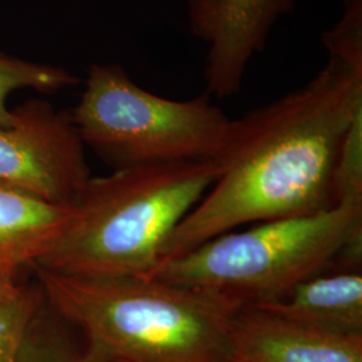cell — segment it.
I'll return each mask as SVG.
<instances>
[{
  "mask_svg": "<svg viewBox=\"0 0 362 362\" xmlns=\"http://www.w3.org/2000/svg\"><path fill=\"white\" fill-rule=\"evenodd\" d=\"M362 110V74L329 58L308 83L231 119L216 160L220 173L170 235L163 259L221 233L336 206L341 144Z\"/></svg>",
  "mask_w": 362,
  "mask_h": 362,
  "instance_id": "obj_1",
  "label": "cell"
},
{
  "mask_svg": "<svg viewBox=\"0 0 362 362\" xmlns=\"http://www.w3.org/2000/svg\"><path fill=\"white\" fill-rule=\"evenodd\" d=\"M30 269L52 309L82 334L81 362H230L240 306L227 298L151 276Z\"/></svg>",
  "mask_w": 362,
  "mask_h": 362,
  "instance_id": "obj_2",
  "label": "cell"
},
{
  "mask_svg": "<svg viewBox=\"0 0 362 362\" xmlns=\"http://www.w3.org/2000/svg\"><path fill=\"white\" fill-rule=\"evenodd\" d=\"M219 173L216 160H200L90 177L65 233L33 266L82 278L146 276Z\"/></svg>",
  "mask_w": 362,
  "mask_h": 362,
  "instance_id": "obj_3",
  "label": "cell"
},
{
  "mask_svg": "<svg viewBox=\"0 0 362 362\" xmlns=\"http://www.w3.org/2000/svg\"><path fill=\"white\" fill-rule=\"evenodd\" d=\"M362 206L251 224L161 260L146 276L215 293L240 308L282 300L325 272L361 270Z\"/></svg>",
  "mask_w": 362,
  "mask_h": 362,
  "instance_id": "obj_4",
  "label": "cell"
},
{
  "mask_svg": "<svg viewBox=\"0 0 362 362\" xmlns=\"http://www.w3.org/2000/svg\"><path fill=\"white\" fill-rule=\"evenodd\" d=\"M78 134L113 169L214 160L231 118L206 93L176 101L140 88L118 65H91L70 113Z\"/></svg>",
  "mask_w": 362,
  "mask_h": 362,
  "instance_id": "obj_5",
  "label": "cell"
},
{
  "mask_svg": "<svg viewBox=\"0 0 362 362\" xmlns=\"http://www.w3.org/2000/svg\"><path fill=\"white\" fill-rule=\"evenodd\" d=\"M0 127V182L39 200L74 207L90 180V168L70 113L43 100L13 109Z\"/></svg>",
  "mask_w": 362,
  "mask_h": 362,
  "instance_id": "obj_6",
  "label": "cell"
},
{
  "mask_svg": "<svg viewBox=\"0 0 362 362\" xmlns=\"http://www.w3.org/2000/svg\"><path fill=\"white\" fill-rule=\"evenodd\" d=\"M294 10L296 0H188L191 31L207 45L206 94L218 100L238 94L272 27Z\"/></svg>",
  "mask_w": 362,
  "mask_h": 362,
  "instance_id": "obj_7",
  "label": "cell"
},
{
  "mask_svg": "<svg viewBox=\"0 0 362 362\" xmlns=\"http://www.w3.org/2000/svg\"><path fill=\"white\" fill-rule=\"evenodd\" d=\"M230 342V362H362V336L318 330L254 306L233 314Z\"/></svg>",
  "mask_w": 362,
  "mask_h": 362,
  "instance_id": "obj_8",
  "label": "cell"
},
{
  "mask_svg": "<svg viewBox=\"0 0 362 362\" xmlns=\"http://www.w3.org/2000/svg\"><path fill=\"white\" fill-rule=\"evenodd\" d=\"M74 212L0 182V276H18L45 258Z\"/></svg>",
  "mask_w": 362,
  "mask_h": 362,
  "instance_id": "obj_9",
  "label": "cell"
},
{
  "mask_svg": "<svg viewBox=\"0 0 362 362\" xmlns=\"http://www.w3.org/2000/svg\"><path fill=\"white\" fill-rule=\"evenodd\" d=\"M336 334L362 336V272H325L298 285L279 302L254 306Z\"/></svg>",
  "mask_w": 362,
  "mask_h": 362,
  "instance_id": "obj_10",
  "label": "cell"
},
{
  "mask_svg": "<svg viewBox=\"0 0 362 362\" xmlns=\"http://www.w3.org/2000/svg\"><path fill=\"white\" fill-rule=\"evenodd\" d=\"M43 300L39 286L0 276V362H19L28 327Z\"/></svg>",
  "mask_w": 362,
  "mask_h": 362,
  "instance_id": "obj_11",
  "label": "cell"
},
{
  "mask_svg": "<svg viewBox=\"0 0 362 362\" xmlns=\"http://www.w3.org/2000/svg\"><path fill=\"white\" fill-rule=\"evenodd\" d=\"M79 83V78L62 67L25 61L0 50V127L13 124L7 98L15 90L34 89L55 93Z\"/></svg>",
  "mask_w": 362,
  "mask_h": 362,
  "instance_id": "obj_12",
  "label": "cell"
},
{
  "mask_svg": "<svg viewBox=\"0 0 362 362\" xmlns=\"http://www.w3.org/2000/svg\"><path fill=\"white\" fill-rule=\"evenodd\" d=\"M336 204L362 206V110L353 118L341 144L333 173Z\"/></svg>",
  "mask_w": 362,
  "mask_h": 362,
  "instance_id": "obj_13",
  "label": "cell"
},
{
  "mask_svg": "<svg viewBox=\"0 0 362 362\" xmlns=\"http://www.w3.org/2000/svg\"><path fill=\"white\" fill-rule=\"evenodd\" d=\"M322 42L329 58L362 74V0H345L342 16L324 33Z\"/></svg>",
  "mask_w": 362,
  "mask_h": 362,
  "instance_id": "obj_14",
  "label": "cell"
},
{
  "mask_svg": "<svg viewBox=\"0 0 362 362\" xmlns=\"http://www.w3.org/2000/svg\"><path fill=\"white\" fill-rule=\"evenodd\" d=\"M19 362H81V349L64 330L35 325L27 333Z\"/></svg>",
  "mask_w": 362,
  "mask_h": 362,
  "instance_id": "obj_15",
  "label": "cell"
}]
</instances>
